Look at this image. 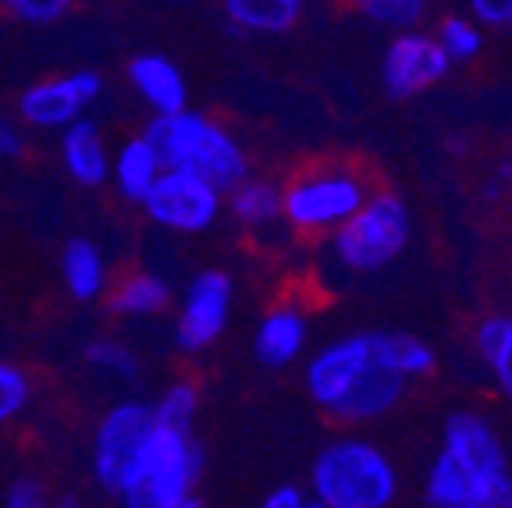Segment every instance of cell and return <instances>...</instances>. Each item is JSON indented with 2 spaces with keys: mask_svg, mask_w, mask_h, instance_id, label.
I'll return each instance as SVG.
<instances>
[{
  "mask_svg": "<svg viewBox=\"0 0 512 508\" xmlns=\"http://www.w3.org/2000/svg\"><path fill=\"white\" fill-rule=\"evenodd\" d=\"M50 508H86V501L79 494H61V498H50Z\"/></svg>",
  "mask_w": 512,
  "mask_h": 508,
  "instance_id": "obj_33",
  "label": "cell"
},
{
  "mask_svg": "<svg viewBox=\"0 0 512 508\" xmlns=\"http://www.w3.org/2000/svg\"><path fill=\"white\" fill-rule=\"evenodd\" d=\"M306 508H320V505H313V501H310V505H306Z\"/></svg>",
  "mask_w": 512,
  "mask_h": 508,
  "instance_id": "obj_35",
  "label": "cell"
},
{
  "mask_svg": "<svg viewBox=\"0 0 512 508\" xmlns=\"http://www.w3.org/2000/svg\"><path fill=\"white\" fill-rule=\"evenodd\" d=\"M150 409H153V427L192 430L196 413H200V391L189 381H175L160 391L157 402H150Z\"/></svg>",
  "mask_w": 512,
  "mask_h": 508,
  "instance_id": "obj_22",
  "label": "cell"
},
{
  "mask_svg": "<svg viewBox=\"0 0 512 508\" xmlns=\"http://www.w3.org/2000/svg\"><path fill=\"white\" fill-rule=\"evenodd\" d=\"M57 153H61L64 175L72 178L82 189H100L107 182V171H111V150L104 143V132L100 125L89 118L68 125L57 135Z\"/></svg>",
  "mask_w": 512,
  "mask_h": 508,
  "instance_id": "obj_15",
  "label": "cell"
},
{
  "mask_svg": "<svg viewBox=\"0 0 512 508\" xmlns=\"http://www.w3.org/2000/svg\"><path fill=\"white\" fill-rule=\"evenodd\" d=\"M82 359H86V366L93 374L107 377V381H118V384H132L139 377V370H143L136 349L118 342V338H93V342L82 349Z\"/></svg>",
  "mask_w": 512,
  "mask_h": 508,
  "instance_id": "obj_21",
  "label": "cell"
},
{
  "mask_svg": "<svg viewBox=\"0 0 512 508\" xmlns=\"http://www.w3.org/2000/svg\"><path fill=\"white\" fill-rule=\"evenodd\" d=\"M235 302V281L228 270H200L196 278L185 285L182 302H178L175 317V349L185 356L207 352L210 345L228 331Z\"/></svg>",
  "mask_w": 512,
  "mask_h": 508,
  "instance_id": "obj_10",
  "label": "cell"
},
{
  "mask_svg": "<svg viewBox=\"0 0 512 508\" xmlns=\"http://www.w3.org/2000/svg\"><path fill=\"white\" fill-rule=\"evenodd\" d=\"M4 11L22 25L50 29V25H57L61 18L72 15V4H68V0H8Z\"/></svg>",
  "mask_w": 512,
  "mask_h": 508,
  "instance_id": "obj_26",
  "label": "cell"
},
{
  "mask_svg": "<svg viewBox=\"0 0 512 508\" xmlns=\"http://www.w3.org/2000/svg\"><path fill=\"white\" fill-rule=\"evenodd\" d=\"M399 494L395 462L370 437H335L310 466V494L320 508H388Z\"/></svg>",
  "mask_w": 512,
  "mask_h": 508,
  "instance_id": "obj_3",
  "label": "cell"
},
{
  "mask_svg": "<svg viewBox=\"0 0 512 508\" xmlns=\"http://www.w3.org/2000/svg\"><path fill=\"white\" fill-rule=\"evenodd\" d=\"M182 508H207V505H203V501H200V498H192V501H189V505H182Z\"/></svg>",
  "mask_w": 512,
  "mask_h": 508,
  "instance_id": "obj_34",
  "label": "cell"
},
{
  "mask_svg": "<svg viewBox=\"0 0 512 508\" xmlns=\"http://www.w3.org/2000/svg\"><path fill=\"white\" fill-rule=\"evenodd\" d=\"M306 505H310V498H306V491L296 484L274 487V491L260 501V508H306Z\"/></svg>",
  "mask_w": 512,
  "mask_h": 508,
  "instance_id": "obj_32",
  "label": "cell"
},
{
  "mask_svg": "<svg viewBox=\"0 0 512 508\" xmlns=\"http://www.w3.org/2000/svg\"><path fill=\"white\" fill-rule=\"evenodd\" d=\"M360 11L381 29H392L395 36L399 32H413L416 25L424 22L427 4L424 0H363Z\"/></svg>",
  "mask_w": 512,
  "mask_h": 508,
  "instance_id": "obj_24",
  "label": "cell"
},
{
  "mask_svg": "<svg viewBox=\"0 0 512 508\" xmlns=\"http://www.w3.org/2000/svg\"><path fill=\"white\" fill-rule=\"evenodd\" d=\"M32 398V381L18 363H4L0 359V430L15 423L18 416L29 409Z\"/></svg>",
  "mask_w": 512,
  "mask_h": 508,
  "instance_id": "obj_25",
  "label": "cell"
},
{
  "mask_svg": "<svg viewBox=\"0 0 512 508\" xmlns=\"http://www.w3.org/2000/svg\"><path fill=\"white\" fill-rule=\"evenodd\" d=\"M473 22H484L491 29H509L512 25V0H473Z\"/></svg>",
  "mask_w": 512,
  "mask_h": 508,
  "instance_id": "obj_29",
  "label": "cell"
},
{
  "mask_svg": "<svg viewBox=\"0 0 512 508\" xmlns=\"http://www.w3.org/2000/svg\"><path fill=\"white\" fill-rule=\"evenodd\" d=\"M310 342V320L299 306L281 302L274 310H267L260 317L253 331V356L256 363H264L267 370H288L292 363H299Z\"/></svg>",
  "mask_w": 512,
  "mask_h": 508,
  "instance_id": "obj_13",
  "label": "cell"
},
{
  "mask_svg": "<svg viewBox=\"0 0 512 508\" xmlns=\"http://www.w3.org/2000/svg\"><path fill=\"white\" fill-rule=\"evenodd\" d=\"M509 320L512 317H484L477 324V334H473V345H477L480 359L484 363H491V359L498 356V349H502L505 334H509Z\"/></svg>",
  "mask_w": 512,
  "mask_h": 508,
  "instance_id": "obj_28",
  "label": "cell"
},
{
  "mask_svg": "<svg viewBox=\"0 0 512 508\" xmlns=\"http://www.w3.org/2000/svg\"><path fill=\"white\" fill-rule=\"evenodd\" d=\"M104 93V75L93 68H75V72L50 75V79L32 82L18 96V118L40 132H64L68 125L86 118L89 107Z\"/></svg>",
  "mask_w": 512,
  "mask_h": 508,
  "instance_id": "obj_11",
  "label": "cell"
},
{
  "mask_svg": "<svg viewBox=\"0 0 512 508\" xmlns=\"http://www.w3.org/2000/svg\"><path fill=\"white\" fill-rule=\"evenodd\" d=\"M164 175V164H160L157 150L146 143L143 135H132L118 150H111V171H107V182L114 185L121 199L128 203H143L146 192L157 185V178Z\"/></svg>",
  "mask_w": 512,
  "mask_h": 508,
  "instance_id": "obj_16",
  "label": "cell"
},
{
  "mask_svg": "<svg viewBox=\"0 0 512 508\" xmlns=\"http://www.w3.org/2000/svg\"><path fill=\"white\" fill-rule=\"evenodd\" d=\"M61 281L75 302H93L111 288V270H107L104 249L93 239H68L61 249Z\"/></svg>",
  "mask_w": 512,
  "mask_h": 508,
  "instance_id": "obj_17",
  "label": "cell"
},
{
  "mask_svg": "<svg viewBox=\"0 0 512 508\" xmlns=\"http://www.w3.org/2000/svg\"><path fill=\"white\" fill-rule=\"evenodd\" d=\"M4 508H50V494L36 477H18L4 491Z\"/></svg>",
  "mask_w": 512,
  "mask_h": 508,
  "instance_id": "obj_27",
  "label": "cell"
},
{
  "mask_svg": "<svg viewBox=\"0 0 512 508\" xmlns=\"http://www.w3.org/2000/svg\"><path fill=\"white\" fill-rule=\"evenodd\" d=\"M25 153V135L18 121L0 114V160H18Z\"/></svg>",
  "mask_w": 512,
  "mask_h": 508,
  "instance_id": "obj_31",
  "label": "cell"
},
{
  "mask_svg": "<svg viewBox=\"0 0 512 508\" xmlns=\"http://www.w3.org/2000/svg\"><path fill=\"white\" fill-rule=\"evenodd\" d=\"M224 18L239 36H281L299 25L303 0H228Z\"/></svg>",
  "mask_w": 512,
  "mask_h": 508,
  "instance_id": "obj_19",
  "label": "cell"
},
{
  "mask_svg": "<svg viewBox=\"0 0 512 508\" xmlns=\"http://www.w3.org/2000/svg\"><path fill=\"white\" fill-rule=\"evenodd\" d=\"M143 139L157 150L164 171L196 175L217 192H232L249 178V157L239 135L200 111L150 118Z\"/></svg>",
  "mask_w": 512,
  "mask_h": 508,
  "instance_id": "obj_2",
  "label": "cell"
},
{
  "mask_svg": "<svg viewBox=\"0 0 512 508\" xmlns=\"http://www.w3.org/2000/svg\"><path fill=\"white\" fill-rule=\"evenodd\" d=\"M150 434L153 409L150 402H139V398H121L100 416L93 430V448H89V473L100 491L121 498Z\"/></svg>",
  "mask_w": 512,
  "mask_h": 508,
  "instance_id": "obj_7",
  "label": "cell"
},
{
  "mask_svg": "<svg viewBox=\"0 0 512 508\" xmlns=\"http://www.w3.org/2000/svg\"><path fill=\"white\" fill-rule=\"evenodd\" d=\"M128 86L153 111V118L189 111V82L182 68L164 54H136L128 61Z\"/></svg>",
  "mask_w": 512,
  "mask_h": 508,
  "instance_id": "obj_14",
  "label": "cell"
},
{
  "mask_svg": "<svg viewBox=\"0 0 512 508\" xmlns=\"http://www.w3.org/2000/svg\"><path fill=\"white\" fill-rule=\"evenodd\" d=\"M171 306V285L157 270H136L107 288V310L121 320H146L157 317Z\"/></svg>",
  "mask_w": 512,
  "mask_h": 508,
  "instance_id": "obj_18",
  "label": "cell"
},
{
  "mask_svg": "<svg viewBox=\"0 0 512 508\" xmlns=\"http://www.w3.org/2000/svg\"><path fill=\"white\" fill-rule=\"evenodd\" d=\"M203 477V448L192 430L153 427L143 455H139L125 491L121 508H182L200 498L196 487Z\"/></svg>",
  "mask_w": 512,
  "mask_h": 508,
  "instance_id": "obj_4",
  "label": "cell"
},
{
  "mask_svg": "<svg viewBox=\"0 0 512 508\" xmlns=\"http://www.w3.org/2000/svg\"><path fill=\"white\" fill-rule=\"evenodd\" d=\"M438 47L441 54L448 57V64H466L473 61V57L480 54V47H484V36H480V25L473 22V18L466 15H448L441 18L438 25Z\"/></svg>",
  "mask_w": 512,
  "mask_h": 508,
  "instance_id": "obj_23",
  "label": "cell"
},
{
  "mask_svg": "<svg viewBox=\"0 0 512 508\" xmlns=\"http://www.w3.org/2000/svg\"><path fill=\"white\" fill-rule=\"evenodd\" d=\"M413 239V217L395 192H370L342 228L331 235V253L352 274H374L395 263Z\"/></svg>",
  "mask_w": 512,
  "mask_h": 508,
  "instance_id": "obj_5",
  "label": "cell"
},
{
  "mask_svg": "<svg viewBox=\"0 0 512 508\" xmlns=\"http://www.w3.org/2000/svg\"><path fill=\"white\" fill-rule=\"evenodd\" d=\"M491 374H495L498 388H502V395L512 402V320H509V334H505L502 349H498V356L491 359Z\"/></svg>",
  "mask_w": 512,
  "mask_h": 508,
  "instance_id": "obj_30",
  "label": "cell"
},
{
  "mask_svg": "<svg viewBox=\"0 0 512 508\" xmlns=\"http://www.w3.org/2000/svg\"><path fill=\"white\" fill-rule=\"evenodd\" d=\"M146 221L171 235H203L224 214V192L185 171H164L139 203Z\"/></svg>",
  "mask_w": 512,
  "mask_h": 508,
  "instance_id": "obj_9",
  "label": "cell"
},
{
  "mask_svg": "<svg viewBox=\"0 0 512 508\" xmlns=\"http://www.w3.org/2000/svg\"><path fill=\"white\" fill-rule=\"evenodd\" d=\"M224 210L242 224V228H271L281 221V185L267 178H246L232 192H224Z\"/></svg>",
  "mask_w": 512,
  "mask_h": 508,
  "instance_id": "obj_20",
  "label": "cell"
},
{
  "mask_svg": "<svg viewBox=\"0 0 512 508\" xmlns=\"http://www.w3.org/2000/svg\"><path fill=\"white\" fill-rule=\"evenodd\" d=\"M448 57L441 54L438 40L431 32H399L392 36L388 50L381 57V82L384 93L395 100H413V96L427 93L448 75Z\"/></svg>",
  "mask_w": 512,
  "mask_h": 508,
  "instance_id": "obj_12",
  "label": "cell"
},
{
  "mask_svg": "<svg viewBox=\"0 0 512 508\" xmlns=\"http://www.w3.org/2000/svg\"><path fill=\"white\" fill-rule=\"evenodd\" d=\"M424 494L434 508H512L509 455L498 430L480 413L459 409L445 420Z\"/></svg>",
  "mask_w": 512,
  "mask_h": 508,
  "instance_id": "obj_1",
  "label": "cell"
},
{
  "mask_svg": "<svg viewBox=\"0 0 512 508\" xmlns=\"http://www.w3.org/2000/svg\"><path fill=\"white\" fill-rule=\"evenodd\" d=\"M374 359H377L374 331H356V334H345V338H335L328 345H320L303 370L306 395L313 398L317 409L335 416L349 402L352 391L363 384V377L370 374Z\"/></svg>",
  "mask_w": 512,
  "mask_h": 508,
  "instance_id": "obj_8",
  "label": "cell"
},
{
  "mask_svg": "<svg viewBox=\"0 0 512 508\" xmlns=\"http://www.w3.org/2000/svg\"><path fill=\"white\" fill-rule=\"evenodd\" d=\"M370 199V189L349 167H313L281 189V221L306 235H335Z\"/></svg>",
  "mask_w": 512,
  "mask_h": 508,
  "instance_id": "obj_6",
  "label": "cell"
}]
</instances>
